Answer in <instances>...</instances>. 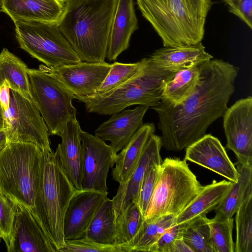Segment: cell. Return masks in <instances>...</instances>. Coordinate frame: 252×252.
Returning a JSON list of instances; mask_svg holds the SVG:
<instances>
[{"label":"cell","instance_id":"cell-9","mask_svg":"<svg viewBox=\"0 0 252 252\" xmlns=\"http://www.w3.org/2000/svg\"><path fill=\"white\" fill-rule=\"evenodd\" d=\"M31 100L38 109L49 134L60 136L67 123L76 118L74 95L52 74L28 69Z\"/></svg>","mask_w":252,"mask_h":252},{"label":"cell","instance_id":"cell-8","mask_svg":"<svg viewBox=\"0 0 252 252\" xmlns=\"http://www.w3.org/2000/svg\"><path fill=\"white\" fill-rule=\"evenodd\" d=\"M14 23L20 48L47 67L54 69L82 62L57 24L25 21Z\"/></svg>","mask_w":252,"mask_h":252},{"label":"cell","instance_id":"cell-20","mask_svg":"<svg viewBox=\"0 0 252 252\" xmlns=\"http://www.w3.org/2000/svg\"><path fill=\"white\" fill-rule=\"evenodd\" d=\"M64 6V0H4L2 12L13 22L25 21L57 24Z\"/></svg>","mask_w":252,"mask_h":252},{"label":"cell","instance_id":"cell-29","mask_svg":"<svg viewBox=\"0 0 252 252\" xmlns=\"http://www.w3.org/2000/svg\"><path fill=\"white\" fill-rule=\"evenodd\" d=\"M175 216L168 215L152 221L144 220L137 233L125 252H149L162 233L173 225Z\"/></svg>","mask_w":252,"mask_h":252},{"label":"cell","instance_id":"cell-1","mask_svg":"<svg viewBox=\"0 0 252 252\" xmlns=\"http://www.w3.org/2000/svg\"><path fill=\"white\" fill-rule=\"evenodd\" d=\"M198 66L199 81L189 97L179 104L161 100L152 107L158 116L162 147L168 151H180L205 135L223 116L234 92L238 67L219 59Z\"/></svg>","mask_w":252,"mask_h":252},{"label":"cell","instance_id":"cell-2","mask_svg":"<svg viewBox=\"0 0 252 252\" xmlns=\"http://www.w3.org/2000/svg\"><path fill=\"white\" fill-rule=\"evenodd\" d=\"M118 1L64 0L57 24L82 62H105Z\"/></svg>","mask_w":252,"mask_h":252},{"label":"cell","instance_id":"cell-46","mask_svg":"<svg viewBox=\"0 0 252 252\" xmlns=\"http://www.w3.org/2000/svg\"><path fill=\"white\" fill-rule=\"evenodd\" d=\"M1 236H0V240H1Z\"/></svg>","mask_w":252,"mask_h":252},{"label":"cell","instance_id":"cell-25","mask_svg":"<svg viewBox=\"0 0 252 252\" xmlns=\"http://www.w3.org/2000/svg\"><path fill=\"white\" fill-rule=\"evenodd\" d=\"M238 177L215 209L216 215L232 218L238 208L252 198V164H237Z\"/></svg>","mask_w":252,"mask_h":252},{"label":"cell","instance_id":"cell-35","mask_svg":"<svg viewBox=\"0 0 252 252\" xmlns=\"http://www.w3.org/2000/svg\"><path fill=\"white\" fill-rule=\"evenodd\" d=\"M122 252L117 245L99 243L85 236L72 240L65 241L63 248L59 252Z\"/></svg>","mask_w":252,"mask_h":252},{"label":"cell","instance_id":"cell-22","mask_svg":"<svg viewBox=\"0 0 252 252\" xmlns=\"http://www.w3.org/2000/svg\"><path fill=\"white\" fill-rule=\"evenodd\" d=\"M150 58L158 67L175 72L200 65L213 57L206 52L205 47L200 42L182 47H164L156 50Z\"/></svg>","mask_w":252,"mask_h":252},{"label":"cell","instance_id":"cell-37","mask_svg":"<svg viewBox=\"0 0 252 252\" xmlns=\"http://www.w3.org/2000/svg\"><path fill=\"white\" fill-rule=\"evenodd\" d=\"M14 218L12 203L0 193V234L6 248L10 243Z\"/></svg>","mask_w":252,"mask_h":252},{"label":"cell","instance_id":"cell-36","mask_svg":"<svg viewBox=\"0 0 252 252\" xmlns=\"http://www.w3.org/2000/svg\"><path fill=\"white\" fill-rule=\"evenodd\" d=\"M160 165L153 166L144 177L140 187L137 205L144 217L154 190L159 172Z\"/></svg>","mask_w":252,"mask_h":252},{"label":"cell","instance_id":"cell-21","mask_svg":"<svg viewBox=\"0 0 252 252\" xmlns=\"http://www.w3.org/2000/svg\"><path fill=\"white\" fill-rule=\"evenodd\" d=\"M138 28L133 0H118L109 38L107 60L115 61L128 48L131 36Z\"/></svg>","mask_w":252,"mask_h":252},{"label":"cell","instance_id":"cell-31","mask_svg":"<svg viewBox=\"0 0 252 252\" xmlns=\"http://www.w3.org/2000/svg\"><path fill=\"white\" fill-rule=\"evenodd\" d=\"M182 238L193 252H215L210 239L209 219L206 215L186 223Z\"/></svg>","mask_w":252,"mask_h":252},{"label":"cell","instance_id":"cell-40","mask_svg":"<svg viewBox=\"0 0 252 252\" xmlns=\"http://www.w3.org/2000/svg\"><path fill=\"white\" fill-rule=\"evenodd\" d=\"M168 252H193L182 237L177 239L169 248Z\"/></svg>","mask_w":252,"mask_h":252},{"label":"cell","instance_id":"cell-30","mask_svg":"<svg viewBox=\"0 0 252 252\" xmlns=\"http://www.w3.org/2000/svg\"><path fill=\"white\" fill-rule=\"evenodd\" d=\"M144 220L138 206L133 202L117 216L116 245L121 248L122 252H125L126 247L137 233Z\"/></svg>","mask_w":252,"mask_h":252},{"label":"cell","instance_id":"cell-41","mask_svg":"<svg viewBox=\"0 0 252 252\" xmlns=\"http://www.w3.org/2000/svg\"><path fill=\"white\" fill-rule=\"evenodd\" d=\"M10 88L7 86L0 87V103L3 111H6L9 108L10 99Z\"/></svg>","mask_w":252,"mask_h":252},{"label":"cell","instance_id":"cell-34","mask_svg":"<svg viewBox=\"0 0 252 252\" xmlns=\"http://www.w3.org/2000/svg\"><path fill=\"white\" fill-rule=\"evenodd\" d=\"M233 218H227L215 215L209 219L210 239L215 252H234L232 238Z\"/></svg>","mask_w":252,"mask_h":252},{"label":"cell","instance_id":"cell-7","mask_svg":"<svg viewBox=\"0 0 252 252\" xmlns=\"http://www.w3.org/2000/svg\"><path fill=\"white\" fill-rule=\"evenodd\" d=\"M202 187L186 160L166 158L160 165L144 220L152 221L168 215L176 217L192 202Z\"/></svg>","mask_w":252,"mask_h":252},{"label":"cell","instance_id":"cell-43","mask_svg":"<svg viewBox=\"0 0 252 252\" xmlns=\"http://www.w3.org/2000/svg\"><path fill=\"white\" fill-rule=\"evenodd\" d=\"M3 111L0 103V130H3Z\"/></svg>","mask_w":252,"mask_h":252},{"label":"cell","instance_id":"cell-42","mask_svg":"<svg viewBox=\"0 0 252 252\" xmlns=\"http://www.w3.org/2000/svg\"><path fill=\"white\" fill-rule=\"evenodd\" d=\"M7 143L6 135L4 130H0V153Z\"/></svg>","mask_w":252,"mask_h":252},{"label":"cell","instance_id":"cell-15","mask_svg":"<svg viewBox=\"0 0 252 252\" xmlns=\"http://www.w3.org/2000/svg\"><path fill=\"white\" fill-rule=\"evenodd\" d=\"M108 192L95 190H76L64 213L63 234L64 241L84 237L96 211L108 198Z\"/></svg>","mask_w":252,"mask_h":252},{"label":"cell","instance_id":"cell-14","mask_svg":"<svg viewBox=\"0 0 252 252\" xmlns=\"http://www.w3.org/2000/svg\"><path fill=\"white\" fill-rule=\"evenodd\" d=\"M14 218L8 252H58L31 211L12 203Z\"/></svg>","mask_w":252,"mask_h":252},{"label":"cell","instance_id":"cell-3","mask_svg":"<svg viewBox=\"0 0 252 252\" xmlns=\"http://www.w3.org/2000/svg\"><path fill=\"white\" fill-rule=\"evenodd\" d=\"M164 47L196 45L203 38L211 0H136Z\"/></svg>","mask_w":252,"mask_h":252},{"label":"cell","instance_id":"cell-24","mask_svg":"<svg viewBox=\"0 0 252 252\" xmlns=\"http://www.w3.org/2000/svg\"><path fill=\"white\" fill-rule=\"evenodd\" d=\"M232 182L222 180L203 186L192 202L175 217L173 225L186 223L190 220L215 210L231 186Z\"/></svg>","mask_w":252,"mask_h":252},{"label":"cell","instance_id":"cell-6","mask_svg":"<svg viewBox=\"0 0 252 252\" xmlns=\"http://www.w3.org/2000/svg\"><path fill=\"white\" fill-rule=\"evenodd\" d=\"M173 72L158 67L150 57L142 69L112 91L77 99L86 111L111 115L134 105L153 107L160 102L164 83Z\"/></svg>","mask_w":252,"mask_h":252},{"label":"cell","instance_id":"cell-13","mask_svg":"<svg viewBox=\"0 0 252 252\" xmlns=\"http://www.w3.org/2000/svg\"><path fill=\"white\" fill-rule=\"evenodd\" d=\"M112 64L88 63L50 69L40 65L39 69L52 74L75 96V99L94 95L109 72Z\"/></svg>","mask_w":252,"mask_h":252},{"label":"cell","instance_id":"cell-26","mask_svg":"<svg viewBox=\"0 0 252 252\" xmlns=\"http://www.w3.org/2000/svg\"><path fill=\"white\" fill-rule=\"evenodd\" d=\"M27 65L3 48L0 53V87L6 86L31 99Z\"/></svg>","mask_w":252,"mask_h":252},{"label":"cell","instance_id":"cell-17","mask_svg":"<svg viewBox=\"0 0 252 252\" xmlns=\"http://www.w3.org/2000/svg\"><path fill=\"white\" fill-rule=\"evenodd\" d=\"M185 160L207 168L232 182L238 180L237 169L224 148L218 138L210 134L186 148Z\"/></svg>","mask_w":252,"mask_h":252},{"label":"cell","instance_id":"cell-19","mask_svg":"<svg viewBox=\"0 0 252 252\" xmlns=\"http://www.w3.org/2000/svg\"><path fill=\"white\" fill-rule=\"evenodd\" d=\"M82 130L76 118L69 121L59 136L62 142L58 145L55 152L63 170L77 190L82 189Z\"/></svg>","mask_w":252,"mask_h":252},{"label":"cell","instance_id":"cell-27","mask_svg":"<svg viewBox=\"0 0 252 252\" xmlns=\"http://www.w3.org/2000/svg\"><path fill=\"white\" fill-rule=\"evenodd\" d=\"M200 76L198 66L173 72L164 83L161 100L173 105L182 103L194 92Z\"/></svg>","mask_w":252,"mask_h":252},{"label":"cell","instance_id":"cell-38","mask_svg":"<svg viewBox=\"0 0 252 252\" xmlns=\"http://www.w3.org/2000/svg\"><path fill=\"white\" fill-rule=\"evenodd\" d=\"M185 224L173 225L167 229L152 246L149 252H168L173 243L177 239L182 237Z\"/></svg>","mask_w":252,"mask_h":252},{"label":"cell","instance_id":"cell-45","mask_svg":"<svg viewBox=\"0 0 252 252\" xmlns=\"http://www.w3.org/2000/svg\"><path fill=\"white\" fill-rule=\"evenodd\" d=\"M4 0H0V12L3 11Z\"/></svg>","mask_w":252,"mask_h":252},{"label":"cell","instance_id":"cell-4","mask_svg":"<svg viewBox=\"0 0 252 252\" xmlns=\"http://www.w3.org/2000/svg\"><path fill=\"white\" fill-rule=\"evenodd\" d=\"M76 190L56 153L42 149L39 181L31 212L58 252L65 244L64 213Z\"/></svg>","mask_w":252,"mask_h":252},{"label":"cell","instance_id":"cell-32","mask_svg":"<svg viewBox=\"0 0 252 252\" xmlns=\"http://www.w3.org/2000/svg\"><path fill=\"white\" fill-rule=\"evenodd\" d=\"M147 61L148 58H145L133 63L114 62L103 83L93 95H103L123 85L138 74L144 67Z\"/></svg>","mask_w":252,"mask_h":252},{"label":"cell","instance_id":"cell-16","mask_svg":"<svg viewBox=\"0 0 252 252\" xmlns=\"http://www.w3.org/2000/svg\"><path fill=\"white\" fill-rule=\"evenodd\" d=\"M161 137L152 135L146 144L133 173L122 184H119L116 195L112 199L116 217L133 202L136 204L141 183L148 171L154 165L161 164L160 151Z\"/></svg>","mask_w":252,"mask_h":252},{"label":"cell","instance_id":"cell-5","mask_svg":"<svg viewBox=\"0 0 252 252\" xmlns=\"http://www.w3.org/2000/svg\"><path fill=\"white\" fill-rule=\"evenodd\" d=\"M42 149L32 143L9 142L0 153V193L31 211L39 181Z\"/></svg>","mask_w":252,"mask_h":252},{"label":"cell","instance_id":"cell-23","mask_svg":"<svg viewBox=\"0 0 252 252\" xmlns=\"http://www.w3.org/2000/svg\"><path fill=\"white\" fill-rule=\"evenodd\" d=\"M155 130V126L153 123L143 124L134 133L126 146L117 154L115 166L112 171L114 180L122 184L129 178Z\"/></svg>","mask_w":252,"mask_h":252},{"label":"cell","instance_id":"cell-18","mask_svg":"<svg viewBox=\"0 0 252 252\" xmlns=\"http://www.w3.org/2000/svg\"><path fill=\"white\" fill-rule=\"evenodd\" d=\"M149 107L139 105L133 109L123 110L113 114L95 130V135L105 141L117 153L128 144L136 130L143 125V117Z\"/></svg>","mask_w":252,"mask_h":252},{"label":"cell","instance_id":"cell-44","mask_svg":"<svg viewBox=\"0 0 252 252\" xmlns=\"http://www.w3.org/2000/svg\"><path fill=\"white\" fill-rule=\"evenodd\" d=\"M228 5L229 7H233L238 2L239 0H223Z\"/></svg>","mask_w":252,"mask_h":252},{"label":"cell","instance_id":"cell-28","mask_svg":"<svg viewBox=\"0 0 252 252\" xmlns=\"http://www.w3.org/2000/svg\"><path fill=\"white\" fill-rule=\"evenodd\" d=\"M116 219L112 200L107 198L93 218L86 236L100 244L116 245Z\"/></svg>","mask_w":252,"mask_h":252},{"label":"cell","instance_id":"cell-12","mask_svg":"<svg viewBox=\"0 0 252 252\" xmlns=\"http://www.w3.org/2000/svg\"><path fill=\"white\" fill-rule=\"evenodd\" d=\"M83 151L82 189L107 191L106 180L110 168L115 163L117 153L97 136L82 130Z\"/></svg>","mask_w":252,"mask_h":252},{"label":"cell","instance_id":"cell-10","mask_svg":"<svg viewBox=\"0 0 252 252\" xmlns=\"http://www.w3.org/2000/svg\"><path fill=\"white\" fill-rule=\"evenodd\" d=\"M8 109L3 111V128L7 142L32 143L52 150L49 133L43 118L31 99L10 90Z\"/></svg>","mask_w":252,"mask_h":252},{"label":"cell","instance_id":"cell-33","mask_svg":"<svg viewBox=\"0 0 252 252\" xmlns=\"http://www.w3.org/2000/svg\"><path fill=\"white\" fill-rule=\"evenodd\" d=\"M234 252H252V198L236 212Z\"/></svg>","mask_w":252,"mask_h":252},{"label":"cell","instance_id":"cell-39","mask_svg":"<svg viewBox=\"0 0 252 252\" xmlns=\"http://www.w3.org/2000/svg\"><path fill=\"white\" fill-rule=\"evenodd\" d=\"M229 11L238 16L252 28V0H239L236 5L229 7Z\"/></svg>","mask_w":252,"mask_h":252},{"label":"cell","instance_id":"cell-11","mask_svg":"<svg viewBox=\"0 0 252 252\" xmlns=\"http://www.w3.org/2000/svg\"><path fill=\"white\" fill-rule=\"evenodd\" d=\"M222 117L226 147L236 155L237 164H252V97L238 100Z\"/></svg>","mask_w":252,"mask_h":252}]
</instances>
